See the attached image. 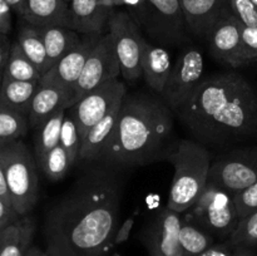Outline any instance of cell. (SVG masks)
Segmentation results:
<instances>
[{"label":"cell","instance_id":"obj_23","mask_svg":"<svg viewBox=\"0 0 257 256\" xmlns=\"http://www.w3.org/2000/svg\"><path fill=\"white\" fill-rule=\"evenodd\" d=\"M39 29L47 49V70H49L73 48L77 47L82 40V34L67 27H47Z\"/></svg>","mask_w":257,"mask_h":256},{"label":"cell","instance_id":"obj_7","mask_svg":"<svg viewBox=\"0 0 257 256\" xmlns=\"http://www.w3.org/2000/svg\"><path fill=\"white\" fill-rule=\"evenodd\" d=\"M107 32L112 37L119 60L122 77L135 82L142 77V57L147 40L143 38L138 23L125 10H115L108 23Z\"/></svg>","mask_w":257,"mask_h":256},{"label":"cell","instance_id":"obj_19","mask_svg":"<svg viewBox=\"0 0 257 256\" xmlns=\"http://www.w3.org/2000/svg\"><path fill=\"white\" fill-rule=\"evenodd\" d=\"M122 103L123 100L118 102L99 122L95 123L92 128L88 130L84 137L82 138L79 152L80 161H88V162L99 161L105 146L108 145L114 133Z\"/></svg>","mask_w":257,"mask_h":256},{"label":"cell","instance_id":"obj_42","mask_svg":"<svg viewBox=\"0 0 257 256\" xmlns=\"http://www.w3.org/2000/svg\"><path fill=\"white\" fill-rule=\"evenodd\" d=\"M0 198L4 201H7V202L12 203V200H10V195H9V190H8L7 177H5L4 163H3L2 155H0Z\"/></svg>","mask_w":257,"mask_h":256},{"label":"cell","instance_id":"obj_26","mask_svg":"<svg viewBox=\"0 0 257 256\" xmlns=\"http://www.w3.org/2000/svg\"><path fill=\"white\" fill-rule=\"evenodd\" d=\"M68 109H60L39 125L35 136V160L39 162L49 151L59 146L63 120Z\"/></svg>","mask_w":257,"mask_h":256},{"label":"cell","instance_id":"obj_14","mask_svg":"<svg viewBox=\"0 0 257 256\" xmlns=\"http://www.w3.org/2000/svg\"><path fill=\"white\" fill-rule=\"evenodd\" d=\"M100 34H82V40L77 47L68 52L62 59L58 60L49 70L40 78L42 84H52L68 90L72 95L75 83L79 79L85 62L90 52L99 40Z\"/></svg>","mask_w":257,"mask_h":256},{"label":"cell","instance_id":"obj_6","mask_svg":"<svg viewBox=\"0 0 257 256\" xmlns=\"http://www.w3.org/2000/svg\"><path fill=\"white\" fill-rule=\"evenodd\" d=\"M187 212L185 218L225 240L240 222L232 193L210 181Z\"/></svg>","mask_w":257,"mask_h":256},{"label":"cell","instance_id":"obj_12","mask_svg":"<svg viewBox=\"0 0 257 256\" xmlns=\"http://www.w3.org/2000/svg\"><path fill=\"white\" fill-rule=\"evenodd\" d=\"M241 28L242 24L225 10L206 38L213 57L232 68L247 65L243 55Z\"/></svg>","mask_w":257,"mask_h":256},{"label":"cell","instance_id":"obj_33","mask_svg":"<svg viewBox=\"0 0 257 256\" xmlns=\"http://www.w3.org/2000/svg\"><path fill=\"white\" fill-rule=\"evenodd\" d=\"M236 211L240 220L257 210V182L233 195Z\"/></svg>","mask_w":257,"mask_h":256},{"label":"cell","instance_id":"obj_31","mask_svg":"<svg viewBox=\"0 0 257 256\" xmlns=\"http://www.w3.org/2000/svg\"><path fill=\"white\" fill-rule=\"evenodd\" d=\"M227 241L235 247L251 248L257 246V210L240 220Z\"/></svg>","mask_w":257,"mask_h":256},{"label":"cell","instance_id":"obj_20","mask_svg":"<svg viewBox=\"0 0 257 256\" xmlns=\"http://www.w3.org/2000/svg\"><path fill=\"white\" fill-rule=\"evenodd\" d=\"M172 65V58L166 48L146 43L142 57V77L157 94L163 93Z\"/></svg>","mask_w":257,"mask_h":256},{"label":"cell","instance_id":"obj_8","mask_svg":"<svg viewBox=\"0 0 257 256\" xmlns=\"http://www.w3.org/2000/svg\"><path fill=\"white\" fill-rule=\"evenodd\" d=\"M210 182L235 195L257 182V143L227 150L212 160Z\"/></svg>","mask_w":257,"mask_h":256},{"label":"cell","instance_id":"obj_32","mask_svg":"<svg viewBox=\"0 0 257 256\" xmlns=\"http://www.w3.org/2000/svg\"><path fill=\"white\" fill-rule=\"evenodd\" d=\"M59 145L62 146V147L65 150V152L68 153L72 165L75 162V161L79 160L82 138H80L77 124H75L69 109H68L67 113H65L64 120H63Z\"/></svg>","mask_w":257,"mask_h":256},{"label":"cell","instance_id":"obj_18","mask_svg":"<svg viewBox=\"0 0 257 256\" xmlns=\"http://www.w3.org/2000/svg\"><path fill=\"white\" fill-rule=\"evenodd\" d=\"M188 30L200 38H207L221 15L225 0H180Z\"/></svg>","mask_w":257,"mask_h":256},{"label":"cell","instance_id":"obj_43","mask_svg":"<svg viewBox=\"0 0 257 256\" xmlns=\"http://www.w3.org/2000/svg\"><path fill=\"white\" fill-rule=\"evenodd\" d=\"M9 4V7L17 13L18 15H22L23 8H24L25 0H5Z\"/></svg>","mask_w":257,"mask_h":256},{"label":"cell","instance_id":"obj_16","mask_svg":"<svg viewBox=\"0 0 257 256\" xmlns=\"http://www.w3.org/2000/svg\"><path fill=\"white\" fill-rule=\"evenodd\" d=\"M72 108V95L68 90L52 84H38L37 90L30 103L29 119L30 128H38L42 123L60 109Z\"/></svg>","mask_w":257,"mask_h":256},{"label":"cell","instance_id":"obj_47","mask_svg":"<svg viewBox=\"0 0 257 256\" xmlns=\"http://www.w3.org/2000/svg\"><path fill=\"white\" fill-rule=\"evenodd\" d=\"M63 2H65V3H68V4H70V3H72V0H63Z\"/></svg>","mask_w":257,"mask_h":256},{"label":"cell","instance_id":"obj_36","mask_svg":"<svg viewBox=\"0 0 257 256\" xmlns=\"http://www.w3.org/2000/svg\"><path fill=\"white\" fill-rule=\"evenodd\" d=\"M115 8H127L130 14L138 22L146 19L147 14V0H113Z\"/></svg>","mask_w":257,"mask_h":256},{"label":"cell","instance_id":"obj_28","mask_svg":"<svg viewBox=\"0 0 257 256\" xmlns=\"http://www.w3.org/2000/svg\"><path fill=\"white\" fill-rule=\"evenodd\" d=\"M40 78H42V73L25 55L19 43H13L7 65L4 68V79L39 82Z\"/></svg>","mask_w":257,"mask_h":256},{"label":"cell","instance_id":"obj_22","mask_svg":"<svg viewBox=\"0 0 257 256\" xmlns=\"http://www.w3.org/2000/svg\"><path fill=\"white\" fill-rule=\"evenodd\" d=\"M146 19H152L156 29L173 38L187 27L180 0H147Z\"/></svg>","mask_w":257,"mask_h":256},{"label":"cell","instance_id":"obj_41","mask_svg":"<svg viewBox=\"0 0 257 256\" xmlns=\"http://www.w3.org/2000/svg\"><path fill=\"white\" fill-rule=\"evenodd\" d=\"M10 49H12V43L9 42L7 35L0 34V68L2 69H4L5 65H7Z\"/></svg>","mask_w":257,"mask_h":256},{"label":"cell","instance_id":"obj_11","mask_svg":"<svg viewBox=\"0 0 257 256\" xmlns=\"http://www.w3.org/2000/svg\"><path fill=\"white\" fill-rule=\"evenodd\" d=\"M127 95V88L118 79L103 83L85 94L69 109L80 138L84 137L89 128L99 122L118 102H122Z\"/></svg>","mask_w":257,"mask_h":256},{"label":"cell","instance_id":"obj_40","mask_svg":"<svg viewBox=\"0 0 257 256\" xmlns=\"http://www.w3.org/2000/svg\"><path fill=\"white\" fill-rule=\"evenodd\" d=\"M133 223H135V218L133 217L127 218L124 222L120 223L119 228L117 230V233H115V237H114L115 245H119V243L124 242V241L128 240L131 230H132V227H133Z\"/></svg>","mask_w":257,"mask_h":256},{"label":"cell","instance_id":"obj_4","mask_svg":"<svg viewBox=\"0 0 257 256\" xmlns=\"http://www.w3.org/2000/svg\"><path fill=\"white\" fill-rule=\"evenodd\" d=\"M165 160L175 168L167 207L178 213L187 212L210 180V151L195 140H176Z\"/></svg>","mask_w":257,"mask_h":256},{"label":"cell","instance_id":"obj_25","mask_svg":"<svg viewBox=\"0 0 257 256\" xmlns=\"http://www.w3.org/2000/svg\"><path fill=\"white\" fill-rule=\"evenodd\" d=\"M17 42L19 43L20 48L25 53V55L40 70L42 75L44 74L47 72L48 57L44 39H43L39 28L27 23V24L20 28Z\"/></svg>","mask_w":257,"mask_h":256},{"label":"cell","instance_id":"obj_21","mask_svg":"<svg viewBox=\"0 0 257 256\" xmlns=\"http://www.w3.org/2000/svg\"><path fill=\"white\" fill-rule=\"evenodd\" d=\"M35 220L22 216L0 231V256H25L32 247Z\"/></svg>","mask_w":257,"mask_h":256},{"label":"cell","instance_id":"obj_48","mask_svg":"<svg viewBox=\"0 0 257 256\" xmlns=\"http://www.w3.org/2000/svg\"><path fill=\"white\" fill-rule=\"evenodd\" d=\"M252 3H253V4H255V7L257 8V0H252Z\"/></svg>","mask_w":257,"mask_h":256},{"label":"cell","instance_id":"obj_30","mask_svg":"<svg viewBox=\"0 0 257 256\" xmlns=\"http://www.w3.org/2000/svg\"><path fill=\"white\" fill-rule=\"evenodd\" d=\"M38 163L48 180L50 181L63 180L69 168L72 167L69 156L60 145L49 151Z\"/></svg>","mask_w":257,"mask_h":256},{"label":"cell","instance_id":"obj_34","mask_svg":"<svg viewBox=\"0 0 257 256\" xmlns=\"http://www.w3.org/2000/svg\"><path fill=\"white\" fill-rule=\"evenodd\" d=\"M231 14L245 27H257V8L252 0H228Z\"/></svg>","mask_w":257,"mask_h":256},{"label":"cell","instance_id":"obj_5","mask_svg":"<svg viewBox=\"0 0 257 256\" xmlns=\"http://www.w3.org/2000/svg\"><path fill=\"white\" fill-rule=\"evenodd\" d=\"M13 207L19 216L29 215L39 197L37 160L23 141L0 148Z\"/></svg>","mask_w":257,"mask_h":256},{"label":"cell","instance_id":"obj_15","mask_svg":"<svg viewBox=\"0 0 257 256\" xmlns=\"http://www.w3.org/2000/svg\"><path fill=\"white\" fill-rule=\"evenodd\" d=\"M72 29L79 34H103L117 8L113 0H72Z\"/></svg>","mask_w":257,"mask_h":256},{"label":"cell","instance_id":"obj_46","mask_svg":"<svg viewBox=\"0 0 257 256\" xmlns=\"http://www.w3.org/2000/svg\"><path fill=\"white\" fill-rule=\"evenodd\" d=\"M3 80H4V69H2V68H0V89H2Z\"/></svg>","mask_w":257,"mask_h":256},{"label":"cell","instance_id":"obj_38","mask_svg":"<svg viewBox=\"0 0 257 256\" xmlns=\"http://www.w3.org/2000/svg\"><path fill=\"white\" fill-rule=\"evenodd\" d=\"M237 247L231 245L227 240L221 243H213L212 246L203 251L200 256H236Z\"/></svg>","mask_w":257,"mask_h":256},{"label":"cell","instance_id":"obj_44","mask_svg":"<svg viewBox=\"0 0 257 256\" xmlns=\"http://www.w3.org/2000/svg\"><path fill=\"white\" fill-rule=\"evenodd\" d=\"M25 256H48L47 251L40 250L39 247H35V246H32V247L28 250L27 255Z\"/></svg>","mask_w":257,"mask_h":256},{"label":"cell","instance_id":"obj_2","mask_svg":"<svg viewBox=\"0 0 257 256\" xmlns=\"http://www.w3.org/2000/svg\"><path fill=\"white\" fill-rule=\"evenodd\" d=\"M176 115L205 146L227 148L257 140V92L237 73L203 79Z\"/></svg>","mask_w":257,"mask_h":256},{"label":"cell","instance_id":"obj_9","mask_svg":"<svg viewBox=\"0 0 257 256\" xmlns=\"http://www.w3.org/2000/svg\"><path fill=\"white\" fill-rule=\"evenodd\" d=\"M203 55L197 47H186L178 53L161 94L175 114L203 80Z\"/></svg>","mask_w":257,"mask_h":256},{"label":"cell","instance_id":"obj_1","mask_svg":"<svg viewBox=\"0 0 257 256\" xmlns=\"http://www.w3.org/2000/svg\"><path fill=\"white\" fill-rule=\"evenodd\" d=\"M120 186L107 171L77 181L48 212V256H109L120 217Z\"/></svg>","mask_w":257,"mask_h":256},{"label":"cell","instance_id":"obj_29","mask_svg":"<svg viewBox=\"0 0 257 256\" xmlns=\"http://www.w3.org/2000/svg\"><path fill=\"white\" fill-rule=\"evenodd\" d=\"M29 127L27 115L0 104V148L22 141Z\"/></svg>","mask_w":257,"mask_h":256},{"label":"cell","instance_id":"obj_39","mask_svg":"<svg viewBox=\"0 0 257 256\" xmlns=\"http://www.w3.org/2000/svg\"><path fill=\"white\" fill-rule=\"evenodd\" d=\"M12 10L5 0H0V34L8 35L12 30Z\"/></svg>","mask_w":257,"mask_h":256},{"label":"cell","instance_id":"obj_17","mask_svg":"<svg viewBox=\"0 0 257 256\" xmlns=\"http://www.w3.org/2000/svg\"><path fill=\"white\" fill-rule=\"evenodd\" d=\"M20 17L37 28L67 27L72 29V14L63 0H25Z\"/></svg>","mask_w":257,"mask_h":256},{"label":"cell","instance_id":"obj_10","mask_svg":"<svg viewBox=\"0 0 257 256\" xmlns=\"http://www.w3.org/2000/svg\"><path fill=\"white\" fill-rule=\"evenodd\" d=\"M119 75H122V72L114 49V43L109 33H103L90 52L82 74L73 88L72 107L93 89L103 83L118 79Z\"/></svg>","mask_w":257,"mask_h":256},{"label":"cell","instance_id":"obj_27","mask_svg":"<svg viewBox=\"0 0 257 256\" xmlns=\"http://www.w3.org/2000/svg\"><path fill=\"white\" fill-rule=\"evenodd\" d=\"M180 243L183 256H200L215 243V236L197 223L182 218L180 230Z\"/></svg>","mask_w":257,"mask_h":256},{"label":"cell","instance_id":"obj_13","mask_svg":"<svg viewBox=\"0 0 257 256\" xmlns=\"http://www.w3.org/2000/svg\"><path fill=\"white\" fill-rule=\"evenodd\" d=\"M181 213L166 207L143 232V245L148 256H183L180 243Z\"/></svg>","mask_w":257,"mask_h":256},{"label":"cell","instance_id":"obj_24","mask_svg":"<svg viewBox=\"0 0 257 256\" xmlns=\"http://www.w3.org/2000/svg\"><path fill=\"white\" fill-rule=\"evenodd\" d=\"M38 84L39 82L4 79L0 89V104L28 117L30 103Z\"/></svg>","mask_w":257,"mask_h":256},{"label":"cell","instance_id":"obj_37","mask_svg":"<svg viewBox=\"0 0 257 256\" xmlns=\"http://www.w3.org/2000/svg\"><path fill=\"white\" fill-rule=\"evenodd\" d=\"M19 217L22 216L18 215L12 203L0 198V231L9 226L10 223L15 222Z\"/></svg>","mask_w":257,"mask_h":256},{"label":"cell","instance_id":"obj_35","mask_svg":"<svg viewBox=\"0 0 257 256\" xmlns=\"http://www.w3.org/2000/svg\"><path fill=\"white\" fill-rule=\"evenodd\" d=\"M241 33L246 64H250L257 60V27L251 28L242 25Z\"/></svg>","mask_w":257,"mask_h":256},{"label":"cell","instance_id":"obj_3","mask_svg":"<svg viewBox=\"0 0 257 256\" xmlns=\"http://www.w3.org/2000/svg\"><path fill=\"white\" fill-rule=\"evenodd\" d=\"M173 132L175 113L162 98L146 93H127L114 133L99 161L112 167H131L165 160L175 142Z\"/></svg>","mask_w":257,"mask_h":256},{"label":"cell","instance_id":"obj_45","mask_svg":"<svg viewBox=\"0 0 257 256\" xmlns=\"http://www.w3.org/2000/svg\"><path fill=\"white\" fill-rule=\"evenodd\" d=\"M236 256H256L250 248L245 247H237V251H236Z\"/></svg>","mask_w":257,"mask_h":256}]
</instances>
